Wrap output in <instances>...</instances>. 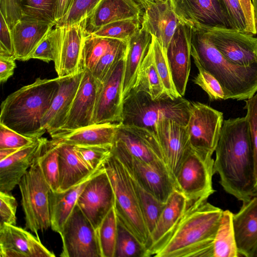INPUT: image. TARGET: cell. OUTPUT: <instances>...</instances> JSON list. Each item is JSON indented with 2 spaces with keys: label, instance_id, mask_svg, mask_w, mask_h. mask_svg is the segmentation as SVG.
<instances>
[{
  "label": "cell",
  "instance_id": "6da1fadb",
  "mask_svg": "<svg viewBox=\"0 0 257 257\" xmlns=\"http://www.w3.org/2000/svg\"><path fill=\"white\" fill-rule=\"evenodd\" d=\"M214 172L223 189L244 202L257 193L255 166L245 116L224 120L215 149Z\"/></svg>",
  "mask_w": 257,
  "mask_h": 257
},
{
  "label": "cell",
  "instance_id": "7a4b0ae2",
  "mask_svg": "<svg viewBox=\"0 0 257 257\" xmlns=\"http://www.w3.org/2000/svg\"><path fill=\"white\" fill-rule=\"evenodd\" d=\"M207 200L191 202L153 256L213 257L223 211Z\"/></svg>",
  "mask_w": 257,
  "mask_h": 257
},
{
  "label": "cell",
  "instance_id": "3957f363",
  "mask_svg": "<svg viewBox=\"0 0 257 257\" xmlns=\"http://www.w3.org/2000/svg\"><path fill=\"white\" fill-rule=\"evenodd\" d=\"M59 77L37 78L8 95L1 105L0 124L27 137L41 138L42 120L57 93Z\"/></svg>",
  "mask_w": 257,
  "mask_h": 257
},
{
  "label": "cell",
  "instance_id": "277c9868",
  "mask_svg": "<svg viewBox=\"0 0 257 257\" xmlns=\"http://www.w3.org/2000/svg\"><path fill=\"white\" fill-rule=\"evenodd\" d=\"M190 25L193 61L196 66L201 67L218 81L226 99L245 100L254 95L257 92V66L233 64L220 52L197 24Z\"/></svg>",
  "mask_w": 257,
  "mask_h": 257
},
{
  "label": "cell",
  "instance_id": "5b68a950",
  "mask_svg": "<svg viewBox=\"0 0 257 257\" xmlns=\"http://www.w3.org/2000/svg\"><path fill=\"white\" fill-rule=\"evenodd\" d=\"M191 102L181 96L173 98L167 93L153 99L147 93L132 89L123 100L121 124L146 128L156 135L160 120L170 119L187 126Z\"/></svg>",
  "mask_w": 257,
  "mask_h": 257
},
{
  "label": "cell",
  "instance_id": "8992f818",
  "mask_svg": "<svg viewBox=\"0 0 257 257\" xmlns=\"http://www.w3.org/2000/svg\"><path fill=\"white\" fill-rule=\"evenodd\" d=\"M103 166L113 190L114 208L117 220L148 250L150 233L143 216L131 174L111 151L105 160Z\"/></svg>",
  "mask_w": 257,
  "mask_h": 257
},
{
  "label": "cell",
  "instance_id": "52a82bcc",
  "mask_svg": "<svg viewBox=\"0 0 257 257\" xmlns=\"http://www.w3.org/2000/svg\"><path fill=\"white\" fill-rule=\"evenodd\" d=\"M40 154L18 185L22 196L26 228L38 237L39 231L43 232L51 227L49 197L51 190L39 163Z\"/></svg>",
  "mask_w": 257,
  "mask_h": 257
},
{
  "label": "cell",
  "instance_id": "ba28073f",
  "mask_svg": "<svg viewBox=\"0 0 257 257\" xmlns=\"http://www.w3.org/2000/svg\"><path fill=\"white\" fill-rule=\"evenodd\" d=\"M111 153L140 184L160 202L166 203L176 189L174 180L163 162L149 163L139 160L116 140L112 145Z\"/></svg>",
  "mask_w": 257,
  "mask_h": 257
},
{
  "label": "cell",
  "instance_id": "9c48e42d",
  "mask_svg": "<svg viewBox=\"0 0 257 257\" xmlns=\"http://www.w3.org/2000/svg\"><path fill=\"white\" fill-rule=\"evenodd\" d=\"M212 155L191 149L175 177L176 190L187 200H207L215 190L212 187Z\"/></svg>",
  "mask_w": 257,
  "mask_h": 257
},
{
  "label": "cell",
  "instance_id": "30bf717a",
  "mask_svg": "<svg viewBox=\"0 0 257 257\" xmlns=\"http://www.w3.org/2000/svg\"><path fill=\"white\" fill-rule=\"evenodd\" d=\"M195 24L230 62L243 67L257 66V38L253 35L235 29Z\"/></svg>",
  "mask_w": 257,
  "mask_h": 257
},
{
  "label": "cell",
  "instance_id": "8fae6325",
  "mask_svg": "<svg viewBox=\"0 0 257 257\" xmlns=\"http://www.w3.org/2000/svg\"><path fill=\"white\" fill-rule=\"evenodd\" d=\"M60 235L61 257H101L97 230L76 204Z\"/></svg>",
  "mask_w": 257,
  "mask_h": 257
},
{
  "label": "cell",
  "instance_id": "7c38bea8",
  "mask_svg": "<svg viewBox=\"0 0 257 257\" xmlns=\"http://www.w3.org/2000/svg\"><path fill=\"white\" fill-rule=\"evenodd\" d=\"M223 121L222 112L201 102H191L186 127L191 148L213 155L219 139Z\"/></svg>",
  "mask_w": 257,
  "mask_h": 257
},
{
  "label": "cell",
  "instance_id": "4fadbf2b",
  "mask_svg": "<svg viewBox=\"0 0 257 257\" xmlns=\"http://www.w3.org/2000/svg\"><path fill=\"white\" fill-rule=\"evenodd\" d=\"M124 62L125 57L114 66L101 83L94 110L93 124L121 123Z\"/></svg>",
  "mask_w": 257,
  "mask_h": 257
},
{
  "label": "cell",
  "instance_id": "5bb4252c",
  "mask_svg": "<svg viewBox=\"0 0 257 257\" xmlns=\"http://www.w3.org/2000/svg\"><path fill=\"white\" fill-rule=\"evenodd\" d=\"M76 204L96 230L114 205L113 190L104 166L87 183Z\"/></svg>",
  "mask_w": 257,
  "mask_h": 257
},
{
  "label": "cell",
  "instance_id": "9a60e30c",
  "mask_svg": "<svg viewBox=\"0 0 257 257\" xmlns=\"http://www.w3.org/2000/svg\"><path fill=\"white\" fill-rule=\"evenodd\" d=\"M101 82L85 70L64 124L52 139L93 124L94 110Z\"/></svg>",
  "mask_w": 257,
  "mask_h": 257
},
{
  "label": "cell",
  "instance_id": "2e32d148",
  "mask_svg": "<svg viewBox=\"0 0 257 257\" xmlns=\"http://www.w3.org/2000/svg\"><path fill=\"white\" fill-rule=\"evenodd\" d=\"M156 136L164 163L175 181L181 164L192 149L187 127L173 120L164 119L157 123Z\"/></svg>",
  "mask_w": 257,
  "mask_h": 257
},
{
  "label": "cell",
  "instance_id": "e0dca14e",
  "mask_svg": "<svg viewBox=\"0 0 257 257\" xmlns=\"http://www.w3.org/2000/svg\"><path fill=\"white\" fill-rule=\"evenodd\" d=\"M180 22L233 29L220 0H170Z\"/></svg>",
  "mask_w": 257,
  "mask_h": 257
},
{
  "label": "cell",
  "instance_id": "ac0fdd59",
  "mask_svg": "<svg viewBox=\"0 0 257 257\" xmlns=\"http://www.w3.org/2000/svg\"><path fill=\"white\" fill-rule=\"evenodd\" d=\"M191 28L180 22L167 49L166 58L175 88L181 96L185 94L191 70Z\"/></svg>",
  "mask_w": 257,
  "mask_h": 257
},
{
  "label": "cell",
  "instance_id": "d6986e66",
  "mask_svg": "<svg viewBox=\"0 0 257 257\" xmlns=\"http://www.w3.org/2000/svg\"><path fill=\"white\" fill-rule=\"evenodd\" d=\"M40 239L16 225H0V257H54Z\"/></svg>",
  "mask_w": 257,
  "mask_h": 257
},
{
  "label": "cell",
  "instance_id": "ffe728a7",
  "mask_svg": "<svg viewBox=\"0 0 257 257\" xmlns=\"http://www.w3.org/2000/svg\"><path fill=\"white\" fill-rule=\"evenodd\" d=\"M84 71L59 77V86L52 103L42 118V125L53 139L64 124L80 86Z\"/></svg>",
  "mask_w": 257,
  "mask_h": 257
},
{
  "label": "cell",
  "instance_id": "44dd1931",
  "mask_svg": "<svg viewBox=\"0 0 257 257\" xmlns=\"http://www.w3.org/2000/svg\"><path fill=\"white\" fill-rule=\"evenodd\" d=\"M170 0H154L143 10L142 25L158 40L164 54L180 23Z\"/></svg>",
  "mask_w": 257,
  "mask_h": 257
},
{
  "label": "cell",
  "instance_id": "7402d4cb",
  "mask_svg": "<svg viewBox=\"0 0 257 257\" xmlns=\"http://www.w3.org/2000/svg\"><path fill=\"white\" fill-rule=\"evenodd\" d=\"M85 19L73 25L62 27V35L55 59L58 77L74 74L80 69V61L85 37Z\"/></svg>",
  "mask_w": 257,
  "mask_h": 257
},
{
  "label": "cell",
  "instance_id": "603a6c76",
  "mask_svg": "<svg viewBox=\"0 0 257 257\" xmlns=\"http://www.w3.org/2000/svg\"><path fill=\"white\" fill-rule=\"evenodd\" d=\"M115 140L120 142L131 155L139 160L165 164L156 135L146 128L120 123L118 126Z\"/></svg>",
  "mask_w": 257,
  "mask_h": 257
},
{
  "label": "cell",
  "instance_id": "cb8c5ba5",
  "mask_svg": "<svg viewBox=\"0 0 257 257\" xmlns=\"http://www.w3.org/2000/svg\"><path fill=\"white\" fill-rule=\"evenodd\" d=\"M47 139H37L30 145L20 148L0 161V191L10 193L33 164Z\"/></svg>",
  "mask_w": 257,
  "mask_h": 257
},
{
  "label": "cell",
  "instance_id": "d4e9b609",
  "mask_svg": "<svg viewBox=\"0 0 257 257\" xmlns=\"http://www.w3.org/2000/svg\"><path fill=\"white\" fill-rule=\"evenodd\" d=\"M143 9L133 0H101L85 19L86 36L108 24L124 20H142Z\"/></svg>",
  "mask_w": 257,
  "mask_h": 257
},
{
  "label": "cell",
  "instance_id": "484cf974",
  "mask_svg": "<svg viewBox=\"0 0 257 257\" xmlns=\"http://www.w3.org/2000/svg\"><path fill=\"white\" fill-rule=\"evenodd\" d=\"M232 222L239 256L250 257L257 245V193L242 202Z\"/></svg>",
  "mask_w": 257,
  "mask_h": 257
},
{
  "label": "cell",
  "instance_id": "4316f807",
  "mask_svg": "<svg viewBox=\"0 0 257 257\" xmlns=\"http://www.w3.org/2000/svg\"><path fill=\"white\" fill-rule=\"evenodd\" d=\"M56 24L38 20L22 18L11 29L16 60L26 61Z\"/></svg>",
  "mask_w": 257,
  "mask_h": 257
},
{
  "label": "cell",
  "instance_id": "83f0119b",
  "mask_svg": "<svg viewBox=\"0 0 257 257\" xmlns=\"http://www.w3.org/2000/svg\"><path fill=\"white\" fill-rule=\"evenodd\" d=\"M192 201L175 190L170 196L150 234L149 257L153 256L169 232L176 225Z\"/></svg>",
  "mask_w": 257,
  "mask_h": 257
},
{
  "label": "cell",
  "instance_id": "f1b7e54d",
  "mask_svg": "<svg viewBox=\"0 0 257 257\" xmlns=\"http://www.w3.org/2000/svg\"><path fill=\"white\" fill-rule=\"evenodd\" d=\"M103 167V164L89 177L65 191H50L49 210L51 228L53 231L61 234L65 223L76 205L78 198L85 186Z\"/></svg>",
  "mask_w": 257,
  "mask_h": 257
},
{
  "label": "cell",
  "instance_id": "f546056e",
  "mask_svg": "<svg viewBox=\"0 0 257 257\" xmlns=\"http://www.w3.org/2000/svg\"><path fill=\"white\" fill-rule=\"evenodd\" d=\"M152 41V35L143 25L127 43L122 83L123 98L133 88L138 70L146 56Z\"/></svg>",
  "mask_w": 257,
  "mask_h": 257
},
{
  "label": "cell",
  "instance_id": "4dcf8cb0",
  "mask_svg": "<svg viewBox=\"0 0 257 257\" xmlns=\"http://www.w3.org/2000/svg\"><path fill=\"white\" fill-rule=\"evenodd\" d=\"M59 142L58 191L61 192L78 184L91 175L102 164L96 169H91L78 156L74 146L62 143L60 141Z\"/></svg>",
  "mask_w": 257,
  "mask_h": 257
},
{
  "label": "cell",
  "instance_id": "1f68e13d",
  "mask_svg": "<svg viewBox=\"0 0 257 257\" xmlns=\"http://www.w3.org/2000/svg\"><path fill=\"white\" fill-rule=\"evenodd\" d=\"M118 125L93 124L74 131L57 140L72 146H112Z\"/></svg>",
  "mask_w": 257,
  "mask_h": 257
},
{
  "label": "cell",
  "instance_id": "d6a6232c",
  "mask_svg": "<svg viewBox=\"0 0 257 257\" xmlns=\"http://www.w3.org/2000/svg\"><path fill=\"white\" fill-rule=\"evenodd\" d=\"M132 89L146 92L153 99H158L166 93L156 68L151 45L138 70Z\"/></svg>",
  "mask_w": 257,
  "mask_h": 257
},
{
  "label": "cell",
  "instance_id": "836d02e7",
  "mask_svg": "<svg viewBox=\"0 0 257 257\" xmlns=\"http://www.w3.org/2000/svg\"><path fill=\"white\" fill-rule=\"evenodd\" d=\"M233 213L223 211L213 243V257H237V251L232 222Z\"/></svg>",
  "mask_w": 257,
  "mask_h": 257
},
{
  "label": "cell",
  "instance_id": "e575fe53",
  "mask_svg": "<svg viewBox=\"0 0 257 257\" xmlns=\"http://www.w3.org/2000/svg\"><path fill=\"white\" fill-rule=\"evenodd\" d=\"M59 145L58 140L47 139L38 157L44 177L53 192L58 191L59 189Z\"/></svg>",
  "mask_w": 257,
  "mask_h": 257
},
{
  "label": "cell",
  "instance_id": "d590c367",
  "mask_svg": "<svg viewBox=\"0 0 257 257\" xmlns=\"http://www.w3.org/2000/svg\"><path fill=\"white\" fill-rule=\"evenodd\" d=\"M112 39L93 35L85 37L80 61V69L90 72L108 49Z\"/></svg>",
  "mask_w": 257,
  "mask_h": 257
},
{
  "label": "cell",
  "instance_id": "8d00e7d4",
  "mask_svg": "<svg viewBox=\"0 0 257 257\" xmlns=\"http://www.w3.org/2000/svg\"><path fill=\"white\" fill-rule=\"evenodd\" d=\"M129 173L132 178L140 208L150 236V234L156 225L165 203H163L158 201L140 184L130 172Z\"/></svg>",
  "mask_w": 257,
  "mask_h": 257
},
{
  "label": "cell",
  "instance_id": "74e56055",
  "mask_svg": "<svg viewBox=\"0 0 257 257\" xmlns=\"http://www.w3.org/2000/svg\"><path fill=\"white\" fill-rule=\"evenodd\" d=\"M101 257H114L117 232V218L114 207L96 229Z\"/></svg>",
  "mask_w": 257,
  "mask_h": 257
},
{
  "label": "cell",
  "instance_id": "f35d334b",
  "mask_svg": "<svg viewBox=\"0 0 257 257\" xmlns=\"http://www.w3.org/2000/svg\"><path fill=\"white\" fill-rule=\"evenodd\" d=\"M127 43L112 39L106 52L91 72L98 81L102 82L114 66L125 56Z\"/></svg>",
  "mask_w": 257,
  "mask_h": 257
},
{
  "label": "cell",
  "instance_id": "ab89813d",
  "mask_svg": "<svg viewBox=\"0 0 257 257\" xmlns=\"http://www.w3.org/2000/svg\"><path fill=\"white\" fill-rule=\"evenodd\" d=\"M114 257H149L146 247L118 220Z\"/></svg>",
  "mask_w": 257,
  "mask_h": 257
},
{
  "label": "cell",
  "instance_id": "60d3db41",
  "mask_svg": "<svg viewBox=\"0 0 257 257\" xmlns=\"http://www.w3.org/2000/svg\"><path fill=\"white\" fill-rule=\"evenodd\" d=\"M19 1L22 18L38 20L56 24L55 12L58 0Z\"/></svg>",
  "mask_w": 257,
  "mask_h": 257
},
{
  "label": "cell",
  "instance_id": "b9f144b4",
  "mask_svg": "<svg viewBox=\"0 0 257 257\" xmlns=\"http://www.w3.org/2000/svg\"><path fill=\"white\" fill-rule=\"evenodd\" d=\"M141 26L142 20L128 19L118 21L103 26L91 35L116 39L127 43Z\"/></svg>",
  "mask_w": 257,
  "mask_h": 257
},
{
  "label": "cell",
  "instance_id": "7bdbcfd3",
  "mask_svg": "<svg viewBox=\"0 0 257 257\" xmlns=\"http://www.w3.org/2000/svg\"><path fill=\"white\" fill-rule=\"evenodd\" d=\"M151 35L152 41L150 45L152 49L153 58L165 92L173 98L181 97L174 85L167 59L162 47L155 36Z\"/></svg>",
  "mask_w": 257,
  "mask_h": 257
},
{
  "label": "cell",
  "instance_id": "ee69618b",
  "mask_svg": "<svg viewBox=\"0 0 257 257\" xmlns=\"http://www.w3.org/2000/svg\"><path fill=\"white\" fill-rule=\"evenodd\" d=\"M62 27H55L49 31L29 58L42 60L47 63L54 61L62 38Z\"/></svg>",
  "mask_w": 257,
  "mask_h": 257
},
{
  "label": "cell",
  "instance_id": "f6af8a7d",
  "mask_svg": "<svg viewBox=\"0 0 257 257\" xmlns=\"http://www.w3.org/2000/svg\"><path fill=\"white\" fill-rule=\"evenodd\" d=\"M112 146H74L75 149L83 162L94 170L103 164L110 154Z\"/></svg>",
  "mask_w": 257,
  "mask_h": 257
},
{
  "label": "cell",
  "instance_id": "bcb514c9",
  "mask_svg": "<svg viewBox=\"0 0 257 257\" xmlns=\"http://www.w3.org/2000/svg\"><path fill=\"white\" fill-rule=\"evenodd\" d=\"M100 1L76 0L68 15L55 27L68 26L87 19Z\"/></svg>",
  "mask_w": 257,
  "mask_h": 257
},
{
  "label": "cell",
  "instance_id": "7dc6e473",
  "mask_svg": "<svg viewBox=\"0 0 257 257\" xmlns=\"http://www.w3.org/2000/svg\"><path fill=\"white\" fill-rule=\"evenodd\" d=\"M196 67L198 73L192 80L193 82L208 94L210 100H226L225 93L218 81L201 67Z\"/></svg>",
  "mask_w": 257,
  "mask_h": 257
},
{
  "label": "cell",
  "instance_id": "c3c4849f",
  "mask_svg": "<svg viewBox=\"0 0 257 257\" xmlns=\"http://www.w3.org/2000/svg\"><path fill=\"white\" fill-rule=\"evenodd\" d=\"M246 110V118L251 146L253 150L255 179L257 184V92L245 100L244 107Z\"/></svg>",
  "mask_w": 257,
  "mask_h": 257
},
{
  "label": "cell",
  "instance_id": "681fc988",
  "mask_svg": "<svg viewBox=\"0 0 257 257\" xmlns=\"http://www.w3.org/2000/svg\"><path fill=\"white\" fill-rule=\"evenodd\" d=\"M220 2L233 29L249 33L246 20L239 1L220 0Z\"/></svg>",
  "mask_w": 257,
  "mask_h": 257
},
{
  "label": "cell",
  "instance_id": "f907efd6",
  "mask_svg": "<svg viewBox=\"0 0 257 257\" xmlns=\"http://www.w3.org/2000/svg\"><path fill=\"white\" fill-rule=\"evenodd\" d=\"M36 140L22 135L0 124V149H20L31 145Z\"/></svg>",
  "mask_w": 257,
  "mask_h": 257
},
{
  "label": "cell",
  "instance_id": "816d5d0a",
  "mask_svg": "<svg viewBox=\"0 0 257 257\" xmlns=\"http://www.w3.org/2000/svg\"><path fill=\"white\" fill-rule=\"evenodd\" d=\"M17 201L9 193L0 191V225H16Z\"/></svg>",
  "mask_w": 257,
  "mask_h": 257
},
{
  "label": "cell",
  "instance_id": "f5cc1de1",
  "mask_svg": "<svg viewBox=\"0 0 257 257\" xmlns=\"http://www.w3.org/2000/svg\"><path fill=\"white\" fill-rule=\"evenodd\" d=\"M0 13L11 30L22 18L19 0H0Z\"/></svg>",
  "mask_w": 257,
  "mask_h": 257
},
{
  "label": "cell",
  "instance_id": "db71d44e",
  "mask_svg": "<svg viewBox=\"0 0 257 257\" xmlns=\"http://www.w3.org/2000/svg\"><path fill=\"white\" fill-rule=\"evenodd\" d=\"M0 25V56L16 59L12 32L1 14Z\"/></svg>",
  "mask_w": 257,
  "mask_h": 257
},
{
  "label": "cell",
  "instance_id": "11a10c76",
  "mask_svg": "<svg viewBox=\"0 0 257 257\" xmlns=\"http://www.w3.org/2000/svg\"><path fill=\"white\" fill-rule=\"evenodd\" d=\"M13 58L0 56V81L6 82L11 77L16 67Z\"/></svg>",
  "mask_w": 257,
  "mask_h": 257
},
{
  "label": "cell",
  "instance_id": "9f6ffc18",
  "mask_svg": "<svg viewBox=\"0 0 257 257\" xmlns=\"http://www.w3.org/2000/svg\"><path fill=\"white\" fill-rule=\"evenodd\" d=\"M244 14L249 33L254 35L257 34L251 0H238Z\"/></svg>",
  "mask_w": 257,
  "mask_h": 257
},
{
  "label": "cell",
  "instance_id": "6f0895ef",
  "mask_svg": "<svg viewBox=\"0 0 257 257\" xmlns=\"http://www.w3.org/2000/svg\"><path fill=\"white\" fill-rule=\"evenodd\" d=\"M76 0H58L55 12L56 25L65 17Z\"/></svg>",
  "mask_w": 257,
  "mask_h": 257
},
{
  "label": "cell",
  "instance_id": "680465c9",
  "mask_svg": "<svg viewBox=\"0 0 257 257\" xmlns=\"http://www.w3.org/2000/svg\"><path fill=\"white\" fill-rule=\"evenodd\" d=\"M19 149L14 148L0 149V161L9 157Z\"/></svg>",
  "mask_w": 257,
  "mask_h": 257
},
{
  "label": "cell",
  "instance_id": "91938a15",
  "mask_svg": "<svg viewBox=\"0 0 257 257\" xmlns=\"http://www.w3.org/2000/svg\"><path fill=\"white\" fill-rule=\"evenodd\" d=\"M253 6V13L257 31V0H251Z\"/></svg>",
  "mask_w": 257,
  "mask_h": 257
},
{
  "label": "cell",
  "instance_id": "94428289",
  "mask_svg": "<svg viewBox=\"0 0 257 257\" xmlns=\"http://www.w3.org/2000/svg\"><path fill=\"white\" fill-rule=\"evenodd\" d=\"M136 3H137L138 4H139L140 6H141L142 9L144 10V9L145 8L147 4L150 2L153 1L154 0H133Z\"/></svg>",
  "mask_w": 257,
  "mask_h": 257
},
{
  "label": "cell",
  "instance_id": "6125c7cd",
  "mask_svg": "<svg viewBox=\"0 0 257 257\" xmlns=\"http://www.w3.org/2000/svg\"><path fill=\"white\" fill-rule=\"evenodd\" d=\"M250 257H257V245L253 250Z\"/></svg>",
  "mask_w": 257,
  "mask_h": 257
}]
</instances>
